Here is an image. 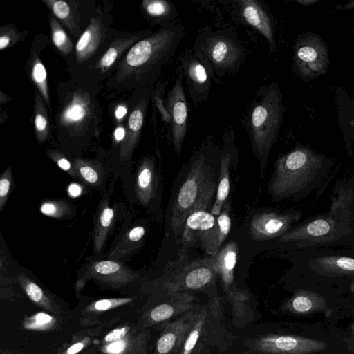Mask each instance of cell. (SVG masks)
I'll use <instances>...</instances> for the list:
<instances>
[{
  "label": "cell",
  "instance_id": "1",
  "mask_svg": "<svg viewBox=\"0 0 354 354\" xmlns=\"http://www.w3.org/2000/svg\"><path fill=\"white\" fill-rule=\"evenodd\" d=\"M278 239L295 250L354 249V168L335 182L326 212L308 218Z\"/></svg>",
  "mask_w": 354,
  "mask_h": 354
},
{
  "label": "cell",
  "instance_id": "2",
  "mask_svg": "<svg viewBox=\"0 0 354 354\" xmlns=\"http://www.w3.org/2000/svg\"><path fill=\"white\" fill-rule=\"evenodd\" d=\"M334 165L326 154L297 145L276 160L268 192L274 201H299L315 192L319 196L337 172Z\"/></svg>",
  "mask_w": 354,
  "mask_h": 354
},
{
  "label": "cell",
  "instance_id": "3",
  "mask_svg": "<svg viewBox=\"0 0 354 354\" xmlns=\"http://www.w3.org/2000/svg\"><path fill=\"white\" fill-rule=\"evenodd\" d=\"M214 143L207 138L190 160L189 169L174 198L170 227L180 236L187 217L198 210L211 211L218 186Z\"/></svg>",
  "mask_w": 354,
  "mask_h": 354
},
{
  "label": "cell",
  "instance_id": "4",
  "mask_svg": "<svg viewBox=\"0 0 354 354\" xmlns=\"http://www.w3.org/2000/svg\"><path fill=\"white\" fill-rule=\"evenodd\" d=\"M279 84L272 82L260 89L257 98L250 105L246 129L252 149L264 173L270 151L283 122L284 108Z\"/></svg>",
  "mask_w": 354,
  "mask_h": 354
},
{
  "label": "cell",
  "instance_id": "5",
  "mask_svg": "<svg viewBox=\"0 0 354 354\" xmlns=\"http://www.w3.org/2000/svg\"><path fill=\"white\" fill-rule=\"evenodd\" d=\"M178 255L166 264L162 275L142 283L144 292L205 291L215 286L218 274L214 256L189 259L187 251L180 250Z\"/></svg>",
  "mask_w": 354,
  "mask_h": 354
},
{
  "label": "cell",
  "instance_id": "6",
  "mask_svg": "<svg viewBox=\"0 0 354 354\" xmlns=\"http://www.w3.org/2000/svg\"><path fill=\"white\" fill-rule=\"evenodd\" d=\"M185 34L184 26L179 24L161 28L130 49L124 67L140 79L153 77L175 54Z\"/></svg>",
  "mask_w": 354,
  "mask_h": 354
},
{
  "label": "cell",
  "instance_id": "7",
  "mask_svg": "<svg viewBox=\"0 0 354 354\" xmlns=\"http://www.w3.org/2000/svg\"><path fill=\"white\" fill-rule=\"evenodd\" d=\"M296 252V266L307 277L343 282L354 277V249L313 248Z\"/></svg>",
  "mask_w": 354,
  "mask_h": 354
},
{
  "label": "cell",
  "instance_id": "8",
  "mask_svg": "<svg viewBox=\"0 0 354 354\" xmlns=\"http://www.w3.org/2000/svg\"><path fill=\"white\" fill-rule=\"evenodd\" d=\"M330 64L328 46L314 32L299 35L293 48V69L304 80L309 81L324 75Z\"/></svg>",
  "mask_w": 354,
  "mask_h": 354
},
{
  "label": "cell",
  "instance_id": "9",
  "mask_svg": "<svg viewBox=\"0 0 354 354\" xmlns=\"http://www.w3.org/2000/svg\"><path fill=\"white\" fill-rule=\"evenodd\" d=\"M163 300L146 310L134 326L136 330H146L172 317L182 315L194 308L196 297L189 292L160 291Z\"/></svg>",
  "mask_w": 354,
  "mask_h": 354
},
{
  "label": "cell",
  "instance_id": "10",
  "mask_svg": "<svg viewBox=\"0 0 354 354\" xmlns=\"http://www.w3.org/2000/svg\"><path fill=\"white\" fill-rule=\"evenodd\" d=\"M326 346L323 341L306 337L269 334L256 339L252 349L264 354H308Z\"/></svg>",
  "mask_w": 354,
  "mask_h": 354
},
{
  "label": "cell",
  "instance_id": "11",
  "mask_svg": "<svg viewBox=\"0 0 354 354\" xmlns=\"http://www.w3.org/2000/svg\"><path fill=\"white\" fill-rule=\"evenodd\" d=\"M140 274L116 260H102L88 263L76 285L77 293L86 280L93 279L111 288H119L136 281Z\"/></svg>",
  "mask_w": 354,
  "mask_h": 354
},
{
  "label": "cell",
  "instance_id": "12",
  "mask_svg": "<svg viewBox=\"0 0 354 354\" xmlns=\"http://www.w3.org/2000/svg\"><path fill=\"white\" fill-rule=\"evenodd\" d=\"M301 217V212L298 210L256 214L250 221V234L255 241L279 239L290 230Z\"/></svg>",
  "mask_w": 354,
  "mask_h": 354
},
{
  "label": "cell",
  "instance_id": "13",
  "mask_svg": "<svg viewBox=\"0 0 354 354\" xmlns=\"http://www.w3.org/2000/svg\"><path fill=\"white\" fill-rule=\"evenodd\" d=\"M184 73L180 68L175 84L167 97L166 109L171 117V143L175 152L181 155L187 122V103L183 86Z\"/></svg>",
  "mask_w": 354,
  "mask_h": 354
},
{
  "label": "cell",
  "instance_id": "14",
  "mask_svg": "<svg viewBox=\"0 0 354 354\" xmlns=\"http://www.w3.org/2000/svg\"><path fill=\"white\" fill-rule=\"evenodd\" d=\"M203 49L207 60L218 72L234 68L243 55L239 44L222 35L207 38Z\"/></svg>",
  "mask_w": 354,
  "mask_h": 354
},
{
  "label": "cell",
  "instance_id": "15",
  "mask_svg": "<svg viewBox=\"0 0 354 354\" xmlns=\"http://www.w3.org/2000/svg\"><path fill=\"white\" fill-rule=\"evenodd\" d=\"M238 245L231 241L223 246L214 256L216 266L224 291L234 303L245 301L247 294L234 285V269L236 264Z\"/></svg>",
  "mask_w": 354,
  "mask_h": 354
},
{
  "label": "cell",
  "instance_id": "16",
  "mask_svg": "<svg viewBox=\"0 0 354 354\" xmlns=\"http://www.w3.org/2000/svg\"><path fill=\"white\" fill-rule=\"evenodd\" d=\"M196 313L189 311L161 324V333L152 354H177L193 323Z\"/></svg>",
  "mask_w": 354,
  "mask_h": 354
},
{
  "label": "cell",
  "instance_id": "17",
  "mask_svg": "<svg viewBox=\"0 0 354 354\" xmlns=\"http://www.w3.org/2000/svg\"><path fill=\"white\" fill-rule=\"evenodd\" d=\"M217 216L207 210H198L190 214L180 236V251H187L194 245L202 249L216 223Z\"/></svg>",
  "mask_w": 354,
  "mask_h": 354
},
{
  "label": "cell",
  "instance_id": "18",
  "mask_svg": "<svg viewBox=\"0 0 354 354\" xmlns=\"http://www.w3.org/2000/svg\"><path fill=\"white\" fill-rule=\"evenodd\" d=\"M237 3L243 19L262 35L269 44L270 50L275 52L274 26L267 9L256 0H241Z\"/></svg>",
  "mask_w": 354,
  "mask_h": 354
},
{
  "label": "cell",
  "instance_id": "19",
  "mask_svg": "<svg viewBox=\"0 0 354 354\" xmlns=\"http://www.w3.org/2000/svg\"><path fill=\"white\" fill-rule=\"evenodd\" d=\"M181 62V68L185 75L190 97L195 102L205 100L210 88V81L205 66L189 50L184 53Z\"/></svg>",
  "mask_w": 354,
  "mask_h": 354
},
{
  "label": "cell",
  "instance_id": "20",
  "mask_svg": "<svg viewBox=\"0 0 354 354\" xmlns=\"http://www.w3.org/2000/svg\"><path fill=\"white\" fill-rule=\"evenodd\" d=\"M233 131L227 133L225 137V145L221 151L216 198L211 213L218 216L227 202L230 193V167L235 148L234 147Z\"/></svg>",
  "mask_w": 354,
  "mask_h": 354
},
{
  "label": "cell",
  "instance_id": "21",
  "mask_svg": "<svg viewBox=\"0 0 354 354\" xmlns=\"http://www.w3.org/2000/svg\"><path fill=\"white\" fill-rule=\"evenodd\" d=\"M283 310L297 315H308L318 312L327 313L329 306L319 292L309 289H298L283 304Z\"/></svg>",
  "mask_w": 354,
  "mask_h": 354
},
{
  "label": "cell",
  "instance_id": "22",
  "mask_svg": "<svg viewBox=\"0 0 354 354\" xmlns=\"http://www.w3.org/2000/svg\"><path fill=\"white\" fill-rule=\"evenodd\" d=\"M158 188V178L154 160L145 158L138 167L136 193L140 203L149 205L156 197Z\"/></svg>",
  "mask_w": 354,
  "mask_h": 354
},
{
  "label": "cell",
  "instance_id": "23",
  "mask_svg": "<svg viewBox=\"0 0 354 354\" xmlns=\"http://www.w3.org/2000/svg\"><path fill=\"white\" fill-rule=\"evenodd\" d=\"M15 279L19 287L35 305L45 312L60 316L62 308L40 286L23 272H18Z\"/></svg>",
  "mask_w": 354,
  "mask_h": 354
},
{
  "label": "cell",
  "instance_id": "24",
  "mask_svg": "<svg viewBox=\"0 0 354 354\" xmlns=\"http://www.w3.org/2000/svg\"><path fill=\"white\" fill-rule=\"evenodd\" d=\"M137 297H113L95 300L85 306L80 313V326L88 328L101 324L100 316L104 313L133 302Z\"/></svg>",
  "mask_w": 354,
  "mask_h": 354
},
{
  "label": "cell",
  "instance_id": "25",
  "mask_svg": "<svg viewBox=\"0 0 354 354\" xmlns=\"http://www.w3.org/2000/svg\"><path fill=\"white\" fill-rule=\"evenodd\" d=\"M117 319H111L95 326L85 328L73 335L72 339L62 344L57 350V354H80L90 348L97 337Z\"/></svg>",
  "mask_w": 354,
  "mask_h": 354
},
{
  "label": "cell",
  "instance_id": "26",
  "mask_svg": "<svg viewBox=\"0 0 354 354\" xmlns=\"http://www.w3.org/2000/svg\"><path fill=\"white\" fill-rule=\"evenodd\" d=\"M111 191L112 188L104 196L97 211L93 232V250L95 254H100L104 249L113 224L115 212L109 206V195Z\"/></svg>",
  "mask_w": 354,
  "mask_h": 354
},
{
  "label": "cell",
  "instance_id": "27",
  "mask_svg": "<svg viewBox=\"0 0 354 354\" xmlns=\"http://www.w3.org/2000/svg\"><path fill=\"white\" fill-rule=\"evenodd\" d=\"M230 211V204L227 201L217 216L216 223L202 248L209 256H216L218 254L223 243L230 233L231 228Z\"/></svg>",
  "mask_w": 354,
  "mask_h": 354
},
{
  "label": "cell",
  "instance_id": "28",
  "mask_svg": "<svg viewBox=\"0 0 354 354\" xmlns=\"http://www.w3.org/2000/svg\"><path fill=\"white\" fill-rule=\"evenodd\" d=\"M145 235V228L138 225L128 230L108 254V258L117 260L131 254L141 246Z\"/></svg>",
  "mask_w": 354,
  "mask_h": 354
},
{
  "label": "cell",
  "instance_id": "29",
  "mask_svg": "<svg viewBox=\"0 0 354 354\" xmlns=\"http://www.w3.org/2000/svg\"><path fill=\"white\" fill-rule=\"evenodd\" d=\"M25 330L36 332H53L61 326V320L57 315L48 312H37L30 315H26L21 324Z\"/></svg>",
  "mask_w": 354,
  "mask_h": 354
},
{
  "label": "cell",
  "instance_id": "30",
  "mask_svg": "<svg viewBox=\"0 0 354 354\" xmlns=\"http://www.w3.org/2000/svg\"><path fill=\"white\" fill-rule=\"evenodd\" d=\"M101 39L99 22L92 19L88 28L83 32L76 44L77 59L84 61L97 48Z\"/></svg>",
  "mask_w": 354,
  "mask_h": 354
},
{
  "label": "cell",
  "instance_id": "31",
  "mask_svg": "<svg viewBox=\"0 0 354 354\" xmlns=\"http://www.w3.org/2000/svg\"><path fill=\"white\" fill-rule=\"evenodd\" d=\"M73 165L78 178L84 183L92 187L102 185L104 171L100 164L87 160L75 159Z\"/></svg>",
  "mask_w": 354,
  "mask_h": 354
},
{
  "label": "cell",
  "instance_id": "32",
  "mask_svg": "<svg viewBox=\"0 0 354 354\" xmlns=\"http://www.w3.org/2000/svg\"><path fill=\"white\" fill-rule=\"evenodd\" d=\"M207 310L201 309L195 313L193 323L177 354H192L204 328Z\"/></svg>",
  "mask_w": 354,
  "mask_h": 354
},
{
  "label": "cell",
  "instance_id": "33",
  "mask_svg": "<svg viewBox=\"0 0 354 354\" xmlns=\"http://www.w3.org/2000/svg\"><path fill=\"white\" fill-rule=\"evenodd\" d=\"M142 111V108H138L129 116L128 124L131 132L130 139L121 149L120 158L122 160L129 158L135 146L136 137L138 136L143 124L144 113Z\"/></svg>",
  "mask_w": 354,
  "mask_h": 354
},
{
  "label": "cell",
  "instance_id": "34",
  "mask_svg": "<svg viewBox=\"0 0 354 354\" xmlns=\"http://www.w3.org/2000/svg\"><path fill=\"white\" fill-rule=\"evenodd\" d=\"M73 205L64 200H49L40 205L41 212L54 218L64 219L72 216Z\"/></svg>",
  "mask_w": 354,
  "mask_h": 354
},
{
  "label": "cell",
  "instance_id": "35",
  "mask_svg": "<svg viewBox=\"0 0 354 354\" xmlns=\"http://www.w3.org/2000/svg\"><path fill=\"white\" fill-rule=\"evenodd\" d=\"M144 7L147 13L154 17H173L175 13L173 5L165 0L146 1Z\"/></svg>",
  "mask_w": 354,
  "mask_h": 354
},
{
  "label": "cell",
  "instance_id": "36",
  "mask_svg": "<svg viewBox=\"0 0 354 354\" xmlns=\"http://www.w3.org/2000/svg\"><path fill=\"white\" fill-rule=\"evenodd\" d=\"M88 114V106L80 100H75L62 114V120L67 124H75L82 121Z\"/></svg>",
  "mask_w": 354,
  "mask_h": 354
},
{
  "label": "cell",
  "instance_id": "37",
  "mask_svg": "<svg viewBox=\"0 0 354 354\" xmlns=\"http://www.w3.org/2000/svg\"><path fill=\"white\" fill-rule=\"evenodd\" d=\"M51 29L54 44L63 53H69L72 48L71 42L64 30L55 20L52 21Z\"/></svg>",
  "mask_w": 354,
  "mask_h": 354
},
{
  "label": "cell",
  "instance_id": "38",
  "mask_svg": "<svg viewBox=\"0 0 354 354\" xmlns=\"http://www.w3.org/2000/svg\"><path fill=\"white\" fill-rule=\"evenodd\" d=\"M32 74L34 82L37 84L45 100L48 102L46 71L44 66L38 59L34 63Z\"/></svg>",
  "mask_w": 354,
  "mask_h": 354
},
{
  "label": "cell",
  "instance_id": "39",
  "mask_svg": "<svg viewBox=\"0 0 354 354\" xmlns=\"http://www.w3.org/2000/svg\"><path fill=\"white\" fill-rule=\"evenodd\" d=\"M12 180V169L8 167L3 171L0 178V212L3 209L6 204L10 192Z\"/></svg>",
  "mask_w": 354,
  "mask_h": 354
},
{
  "label": "cell",
  "instance_id": "40",
  "mask_svg": "<svg viewBox=\"0 0 354 354\" xmlns=\"http://www.w3.org/2000/svg\"><path fill=\"white\" fill-rule=\"evenodd\" d=\"M49 156L59 166V167L61 169L67 172L71 176H72L75 179H79L74 169L73 165H72L66 158L57 152L50 153Z\"/></svg>",
  "mask_w": 354,
  "mask_h": 354
},
{
  "label": "cell",
  "instance_id": "41",
  "mask_svg": "<svg viewBox=\"0 0 354 354\" xmlns=\"http://www.w3.org/2000/svg\"><path fill=\"white\" fill-rule=\"evenodd\" d=\"M54 15L60 19H67L71 13L68 3L64 1H52L48 2Z\"/></svg>",
  "mask_w": 354,
  "mask_h": 354
},
{
  "label": "cell",
  "instance_id": "42",
  "mask_svg": "<svg viewBox=\"0 0 354 354\" xmlns=\"http://www.w3.org/2000/svg\"><path fill=\"white\" fill-rule=\"evenodd\" d=\"M35 124L38 139L44 140L47 134L48 120L43 112L37 111L35 118Z\"/></svg>",
  "mask_w": 354,
  "mask_h": 354
},
{
  "label": "cell",
  "instance_id": "43",
  "mask_svg": "<svg viewBox=\"0 0 354 354\" xmlns=\"http://www.w3.org/2000/svg\"><path fill=\"white\" fill-rule=\"evenodd\" d=\"M120 47H111L108 49L100 60V67L107 68L110 67L116 60L118 55Z\"/></svg>",
  "mask_w": 354,
  "mask_h": 354
},
{
  "label": "cell",
  "instance_id": "44",
  "mask_svg": "<svg viewBox=\"0 0 354 354\" xmlns=\"http://www.w3.org/2000/svg\"><path fill=\"white\" fill-rule=\"evenodd\" d=\"M68 194L73 197H77L82 193V187L77 183H72L68 187Z\"/></svg>",
  "mask_w": 354,
  "mask_h": 354
},
{
  "label": "cell",
  "instance_id": "45",
  "mask_svg": "<svg viewBox=\"0 0 354 354\" xmlns=\"http://www.w3.org/2000/svg\"><path fill=\"white\" fill-rule=\"evenodd\" d=\"M148 346H140L118 354H147Z\"/></svg>",
  "mask_w": 354,
  "mask_h": 354
},
{
  "label": "cell",
  "instance_id": "46",
  "mask_svg": "<svg viewBox=\"0 0 354 354\" xmlns=\"http://www.w3.org/2000/svg\"><path fill=\"white\" fill-rule=\"evenodd\" d=\"M337 8L338 10H343L346 11H351L354 10V0L348 1L344 4H338L337 5Z\"/></svg>",
  "mask_w": 354,
  "mask_h": 354
},
{
  "label": "cell",
  "instance_id": "47",
  "mask_svg": "<svg viewBox=\"0 0 354 354\" xmlns=\"http://www.w3.org/2000/svg\"><path fill=\"white\" fill-rule=\"evenodd\" d=\"M127 112V109L126 106L123 105H120L116 108L115 115L117 119H121L122 118Z\"/></svg>",
  "mask_w": 354,
  "mask_h": 354
},
{
  "label": "cell",
  "instance_id": "48",
  "mask_svg": "<svg viewBox=\"0 0 354 354\" xmlns=\"http://www.w3.org/2000/svg\"><path fill=\"white\" fill-rule=\"evenodd\" d=\"M114 136L117 141H121L125 136L124 129L122 127H118L115 131Z\"/></svg>",
  "mask_w": 354,
  "mask_h": 354
},
{
  "label": "cell",
  "instance_id": "49",
  "mask_svg": "<svg viewBox=\"0 0 354 354\" xmlns=\"http://www.w3.org/2000/svg\"><path fill=\"white\" fill-rule=\"evenodd\" d=\"M10 37L6 35H1L0 37V49L3 50L6 48L10 44Z\"/></svg>",
  "mask_w": 354,
  "mask_h": 354
},
{
  "label": "cell",
  "instance_id": "50",
  "mask_svg": "<svg viewBox=\"0 0 354 354\" xmlns=\"http://www.w3.org/2000/svg\"><path fill=\"white\" fill-rule=\"evenodd\" d=\"M318 1H319V0H297V1H295V2H297V3L300 4L302 6H304V7L313 6V5L315 4L316 3H317Z\"/></svg>",
  "mask_w": 354,
  "mask_h": 354
},
{
  "label": "cell",
  "instance_id": "51",
  "mask_svg": "<svg viewBox=\"0 0 354 354\" xmlns=\"http://www.w3.org/2000/svg\"><path fill=\"white\" fill-rule=\"evenodd\" d=\"M0 354H22V351L20 350H10L1 348Z\"/></svg>",
  "mask_w": 354,
  "mask_h": 354
},
{
  "label": "cell",
  "instance_id": "52",
  "mask_svg": "<svg viewBox=\"0 0 354 354\" xmlns=\"http://www.w3.org/2000/svg\"><path fill=\"white\" fill-rule=\"evenodd\" d=\"M97 348L95 346H92L88 349H86L85 351L81 353L80 354H97Z\"/></svg>",
  "mask_w": 354,
  "mask_h": 354
},
{
  "label": "cell",
  "instance_id": "53",
  "mask_svg": "<svg viewBox=\"0 0 354 354\" xmlns=\"http://www.w3.org/2000/svg\"><path fill=\"white\" fill-rule=\"evenodd\" d=\"M347 283L348 285V290L353 293L354 294V277L349 279L348 281H347Z\"/></svg>",
  "mask_w": 354,
  "mask_h": 354
},
{
  "label": "cell",
  "instance_id": "54",
  "mask_svg": "<svg viewBox=\"0 0 354 354\" xmlns=\"http://www.w3.org/2000/svg\"><path fill=\"white\" fill-rule=\"evenodd\" d=\"M350 124H351L352 128L353 129V131H354V113L351 118Z\"/></svg>",
  "mask_w": 354,
  "mask_h": 354
},
{
  "label": "cell",
  "instance_id": "55",
  "mask_svg": "<svg viewBox=\"0 0 354 354\" xmlns=\"http://www.w3.org/2000/svg\"><path fill=\"white\" fill-rule=\"evenodd\" d=\"M352 312H353V317H354V307H352ZM352 332H353V335L354 337V320H353V323L352 324Z\"/></svg>",
  "mask_w": 354,
  "mask_h": 354
},
{
  "label": "cell",
  "instance_id": "56",
  "mask_svg": "<svg viewBox=\"0 0 354 354\" xmlns=\"http://www.w3.org/2000/svg\"><path fill=\"white\" fill-rule=\"evenodd\" d=\"M352 33L354 35V21L353 22V26H352Z\"/></svg>",
  "mask_w": 354,
  "mask_h": 354
}]
</instances>
